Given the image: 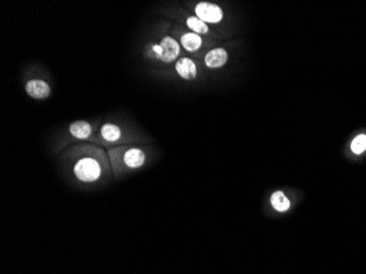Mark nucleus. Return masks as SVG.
Masks as SVG:
<instances>
[{
	"mask_svg": "<svg viewBox=\"0 0 366 274\" xmlns=\"http://www.w3.org/2000/svg\"><path fill=\"white\" fill-rule=\"evenodd\" d=\"M102 137L108 142H117L121 138V128L114 124H104L101 128Z\"/></svg>",
	"mask_w": 366,
	"mask_h": 274,
	"instance_id": "11",
	"label": "nucleus"
},
{
	"mask_svg": "<svg viewBox=\"0 0 366 274\" xmlns=\"http://www.w3.org/2000/svg\"><path fill=\"white\" fill-rule=\"evenodd\" d=\"M187 24L190 29L193 30V31L197 33L205 34L208 32V27L206 26V23L203 22L202 20L199 19L198 17H190L187 20Z\"/></svg>",
	"mask_w": 366,
	"mask_h": 274,
	"instance_id": "12",
	"label": "nucleus"
},
{
	"mask_svg": "<svg viewBox=\"0 0 366 274\" xmlns=\"http://www.w3.org/2000/svg\"><path fill=\"white\" fill-rule=\"evenodd\" d=\"M26 91L33 99H46L51 94V88L43 80H30L26 84Z\"/></svg>",
	"mask_w": 366,
	"mask_h": 274,
	"instance_id": "4",
	"label": "nucleus"
},
{
	"mask_svg": "<svg viewBox=\"0 0 366 274\" xmlns=\"http://www.w3.org/2000/svg\"><path fill=\"white\" fill-rule=\"evenodd\" d=\"M351 149L354 154H362L366 149V135H359L353 139Z\"/></svg>",
	"mask_w": 366,
	"mask_h": 274,
	"instance_id": "13",
	"label": "nucleus"
},
{
	"mask_svg": "<svg viewBox=\"0 0 366 274\" xmlns=\"http://www.w3.org/2000/svg\"><path fill=\"white\" fill-rule=\"evenodd\" d=\"M160 47H162V55L158 57L164 63H171L173 59L177 58L180 53V46L175 39L171 38H163L160 42Z\"/></svg>",
	"mask_w": 366,
	"mask_h": 274,
	"instance_id": "3",
	"label": "nucleus"
},
{
	"mask_svg": "<svg viewBox=\"0 0 366 274\" xmlns=\"http://www.w3.org/2000/svg\"><path fill=\"white\" fill-rule=\"evenodd\" d=\"M74 174L79 181L84 183H92L99 180L102 174L101 164L93 158H81L75 163Z\"/></svg>",
	"mask_w": 366,
	"mask_h": 274,
	"instance_id": "1",
	"label": "nucleus"
},
{
	"mask_svg": "<svg viewBox=\"0 0 366 274\" xmlns=\"http://www.w3.org/2000/svg\"><path fill=\"white\" fill-rule=\"evenodd\" d=\"M195 13L205 23H218L223 19L222 9L215 3L201 2L195 8Z\"/></svg>",
	"mask_w": 366,
	"mask_h": 274,
	"instance_id": "2",
	"label": "nucleus"
},
{
	"mask_svg": "<svg viewBox=\"0 0 366 274\" xmlns=\"http://www.w3.org/2000/svg\"><path fill=\"white\" fill-rule=\"evenodd\" d=\"M123 161L127 168L137 169L142 167L146 161V155L138 148H131L125 152Z\"/></svg>",
	"mask_w": 366,
	"mask_h": 274,
	"instance_id": "5",
	"label": "nucleus"
},
{
	"mask_svg": "<svg viewBox=\"0 0 366 274\" xmlns=\"http://www.w3.org/2000/svg\"><path fill=\"white\" fill-rule=\"evenodd\" d=\"M69 132L74 137L86 139L91 134V125L86 121H76L70 124Z\"/></svg>",
	"mask_w": 366,
	"mask_h": 274,
	"instance_id": "8",
	"label": "nucleus"
},
{
	"mask_svg": "<svg viewBox=\"0 0 366 274\" xmlns=\"http://www.w3.org/2000/svg\"><path fill=\"white\" fill-rule=\"evenodd\" d=\"M153 49H154V52H156L157 53V56L159 57L160 56V55H162V47H160V45H154L153 46Z\"/></svg>",
	"mask_w": 366,
	"mask_h": 274,
	"instance_id": "14",
	"label": "nucleus"
},
{
	"mask_svg": "<svg viewBox=\"0 0 366 274\" xmlns=\"http://www.w3.org/2000/svg\"><path fill=\"white\" fill-rule=\"evenodd\" d=\"M175 69H177L178 74L184 79L188 80H192L197 76V67L193 61L190 58H181L179 59L178 63L175 64Z\"/></svg>",
	"mask_w": 366,
	"mask_h": 274,
	"instance_id": "7",
	"label": "nucleus"
},
{
	"mask_svg": "<svg viewBox=\"0 0 366 274\" xmlns=\"http://www.w3.org/2000/svg\"><path fill=\"white\" fill-rule=\"evenodd\" d=\"M228 59L227 52L224 48H214L205 56V63L209 68H218L226 64Z\"/></svg>",
	"mask_w": 366,
	"mask_h": 274,
	"instance_id": "6",
	"label": "nucleus"
},
{
	"mask_svg": "<svg viewBox=\"0 0 366 274\" xmlns=\"http://www.w3.org/2000/svg\"><path fill=\"white\" fill-rule=\"evenodd\" d=\"M182 46L189 52H194L202 45V39L195 33H185L181 38Z\"/></svg>",
	"mask_w": 366,
	"mask_h": 274,
	"instance_id": "9",
	"label": "nucleus"
},
{
	"mask_svg": "<svg viewBox=\"0 0 366 274\" xmlns=\"http://www.w3.org/2000/svg\"><path fill=\"white\" fill-rule=\"evenodd\" d=\"M271 204H272V206L278 212L287 211L290 206L289 200L285 196V194L281 191L274 192L272 196H271Z\"/></svg>",
	"mask_w": 366,
	"mask_h": 274,
	"instance_id": "10",
	"label": "nucleus"
}]
</instances>
